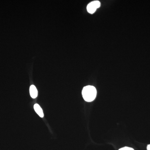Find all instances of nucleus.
<instances>
[{
  "label": "nucleus",
  "mask_w": 150,
  "mask_h": 150,
  "mask_svg": "<svg viewBox=\"0 0 150 150\" xmlns=\"http://www.w3.org/2000/svg\"><path fill=\"white\" fill-rule=\"evenodd\" d=\"M82 94L84 100L86 101L92 102L94 100L96 97V88L93 86H86L83 89Z\"/></svg>",
  "instance_id": "obj_1"
},
{
  "label": "nucleus",
  "mask_w": 150,
  "mask_h": 150,
  "mask_svg": "<svg viewBox=\"0 0 150 150\" xmlns=\"http://www.w3.org/2000/svg\"><path fill=\"white\" fill-rule=\"evenodd\" d=\"M100 6V2L98 1H93L88 5L87 10L89 13L93 14L94 13L97 9L99 8Z\"/></svg>",
  "instance_id": "obj_2"
},
{
  "label": "nucleus",
  "mask_w": 150,
  "mask_h": 150,
  "mask_svg": "<svg viewBox=\"0 0 150 150\" xmlns=\"http://www.w3.org/2000/svg\"><path fill=\"white\" fill-rule=\"evenodd\" d=\"M30 96L33 98H35L38 96V91L35 86L32 85L30 86L29 89Z\"/></svg>",
  "instance_id": "obj_3"
},
{
  "label": "nucleus",
  "mask_w": 150,
  "mask_h": 150,
  "mask_svg": "<svg viewBox=\"0 0 150 150\" xmlns=\"http://www.w3.org/2000/svg\"><path fill=\"white\" fill-rule=\"evenodd\" d=\"M34 109L35 112L38 114L40 117L43 118L44 116V114L42 108L38 104H35L34 105Z\"/></svg>",
  "instance_id": "obj_4"
},
{
  "label": "nucleus",
  "mask_w": 150,
  "mask_h": 150,
  "mask_svg": "<svg viewBox=\"0 0 150 150\" xmlns=\"http://www.w3.org/2000/svg\"><path fill=\"white\" fill-rule=\"evenodd\" d=\"M118 150H134L133 148L129 147H124L121 148Z\"/></svg>",
  "instance_id": "obj_5"
},
{
  "label": "nucleus",
  "mask_w": 150,
  "mask_h": 150,
  "mask_svg": "<svg viewBox=\"0 0 150 150\" xmlns=\"http://www.w3.org/2000/svg\"><path fill=\"white\" fill-rule=\"evenodd\" d=\"M147 150H150V144L148 145L147 147Z\"/></svg>",
  "instance_id": "obj_6"
}]
</instances>
